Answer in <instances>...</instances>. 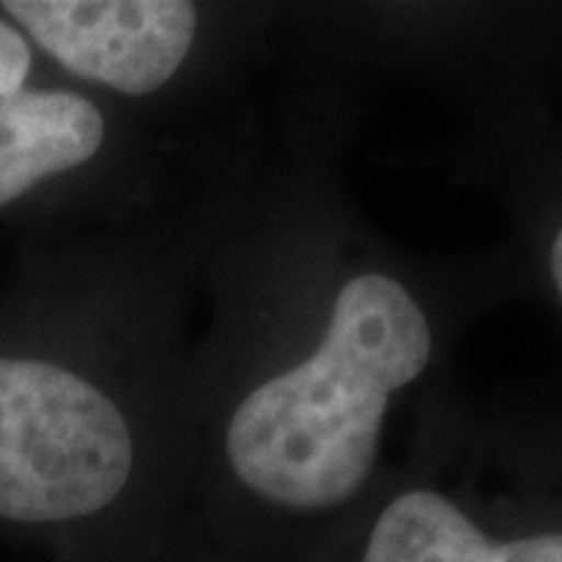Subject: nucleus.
I'll return each mask as SVG.
<instances>
[{
    "label": "nucleus",
    "instance_id": "1",
    "mask_svg": "<svg viewBox=\"0 0 562 562\" xmlns=\"http://www.w3.org/2000/svg\"><path fill=\"white\" fill-rule=\"evenodd\" d=\"M335 113L303 110L281 157L225 162L201 188L188 503L203 519L353 522L394 406L435 362L431 310L338 179Z\"/></svg>",
    "mask_w": 562,
    "mask_h": 562
},
{
    "label": "nucleus",
    "instance_id": "2",
    "mask_svg": "<svg viewBox=\"0 0 562 562\" xmlns=\"http://www.w3.org/2000/svg\"><path fill=\"white\" fill-rule=\"evenodd\" d=\"M201 198L66 254L38 338L0 344V525L88 531L188 506Z\"/></svg>",
    "mask_w": 562,
    "mask_h": 562
},
{
    "label": "nucleus",
    "instance_id": "3",
    "mask_svg": "<svg viewBox=\"0 0 562 562\" xmlns=\"http://www.w3.org/2000/svg\"><path fill=\"white\" fill-rule=\"evenodd\" d=\"M0 13L79 88L135 116L220 88L272 22L254 7L191 0H3Z\"/></svg>",
    "mask_w": 562,
    "mask_h": 562
},
{
    "label": "nucleus",
    "instance_id": "4",
    "mask_svg": "<svg viewBox=\"0 0 562 562\" xmlns=\"http://www.w3.org/2000/svg\"><path fill=\"white\" fill-rule=\"evenodd\" d=\"M144 120L79 85L25 88L0 101V213L41 188H94L116 216L160 203Z\"/></svg>",
    "mask_w": 562,
    "mask_h": 562
},
{
    "label": "nucleus",
    "instance_id": "5",
    "mask_svg": "<svg viewBox=\"0 0 562 562\" xmlns=\"http://www.w3.org/2000/svg\"><path fill=\"white\" fill-rule=\"evenodd\" d=\"M353 525V562H562V531L497 541L435 484L382 479Z\"/></svg>",
    "mask_w": 562,
    "mask_h": 562
},
{
    "label": "nucleus",
    "instance_id": "6",
    "mask_svg": "<svg viewBox=\"0 0 562 562\" xmlns=\"http://www.w3.org/2000/svg\"><path fill=\"white\" fill-rule=\"evenodd\" d=\"M35 72V47L16 22L0 13V101L29 88Z\"/></svg>",
    "mask_w": 562,
    "mask_h": 562
},
{
    "label": "nucleus",
    "instance_id": "7",
    "mask_svg": "<svg viewBox=\"0 0 562 562\" xmlns=\"http://www.w3.org/2000/svg\"><path fill=\"white\" fill-rule=\"evenodd\" d=\"M550 276H553V284H557V294L562 297V225L560 232L553 235V244H550Z\"/></svg>",
    "mask_w": 562,
    "mask_h": 562
}]
</instances>
